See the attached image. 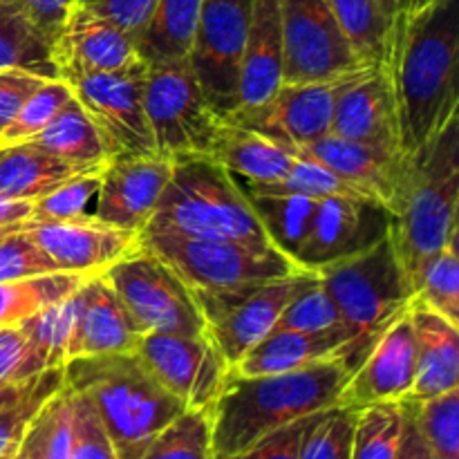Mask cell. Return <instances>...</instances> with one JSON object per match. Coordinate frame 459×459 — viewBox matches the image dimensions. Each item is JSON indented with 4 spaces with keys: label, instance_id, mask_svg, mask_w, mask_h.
<instances>
[{
    "label": "cell",
    "instance_id": "obj_1",
    "mask_svg": "<svg viewBox=\"0 0 459 459\" xmlns=\"http://www.w3.org/2000/svg\"><path fill=\"white\" fill-rule=\"evenodd\" d=\"M384 67L402 151L412 157L459 117V0H426L397 13Z\"/></svg>",
    "mask_w": 459,
    "mask_h": 459
},
{
    "label": "cell",
    "instance_id": "obj_2",
    "mask_svg": "<svg viewBox=\"0 0 459 459\" xmlns=\"http://www.w3.org/2000/svg\"><path fill=\"white\" fill-rule=\"evenodd\" d=\"M375 341H354L336 357L278 375L242 377L229 368L222 390L209 408L211 457L245 451L294 421L336 406L341 390Z\"/></svg>",
    "mask_w": 459,
    "mask_h": 459
},
{
    "label": "cell",
    "instance_id": "obj_3",
    "mask_svg": "<svg viewBox=\"0 0 459 459\" xmlns=\"http://www.w3.org/2000/svg\"><path fill=\"white\" fill-rule=\"evenodd\" d=\"M63 384L92 403L117 459H139L148 444L186 411L134 354H99L63 366Z\"/></svg>",
    "mask_w": 459,
    "mask_h": 459
},
{
    "label": "cell",
    "instance_id": "obj_4",
    "mask_svg": "<svg viewBox=\"0 0 459 459\" xmlns=\"http://www.w3.org/2000/svg\"><path fill=\"white\" fill-rule=\"evenodd\" d=\"M459 117L411 157V175L393 220L390 240L417 294L426 264L459 233Z\"/></svg>",
    "mask_w": 459,
    "mask_h": 459
},
{
    "label": "cell",
    "instance_id": "obj_5",
    "mask_svg": "<svg viewBox=\"0 0 459 459\" xmlns=\"http://www.w3.org/2000/svg\"><path fill=\"white\" fill-rule=\"evenodd\" d=\"M173 161V178L143 231L272 245L229 170L211 157H179Z\"/></svg>",
    "mask_w": 459,
    "mask_h": 459
},
{
    "label": "cell",
    "instance_id": "obj_6",
    "mask_svg": "<svg viewBox=\"0 0 459 459\" xmlns=\"http://www.w3.org/2000/svg\"><path fill=\"white\" fill-rule=\"evenodd\" d=\"M314 273L332 296L354 341H375L415 299L390 236L363 254Z\"/></svg>",
    "mask_w": 459,
    "mask_h": 459
},
{
    "label": "cell",
    "instance_id": "obj_7",
    "mask_svg": "<svg viewBox=\"0 0 459 459\" xmlns=\"http://www.w3.org/2000/svg\"><path fill=\"white\" fill-rule=\"evenodd\" d=\"M142 247L169 264L188 291H224L305 272L272 245L142 231Z\"/></svg>",
    "mask_w": 459,
    "mask_h": 459
},
{
    "label": "cell",
    "instance_id": "obj_8",
    "mask_svg": "<svg viewBox=\"0 0 459 459\" xmlns=\"http://www.w3.org/2000/svg\"><path fill=\"white\" fill-rule=\"evenodd\" d=\"M316 278L314 272H296L224 291H191V296L204 321L206 339L233 368L276 327L287 305Z\"/></svg>",
    "mask_w": 459,
    "mask_h": 459
},
{
    "label": "cell",
    "instance_id": "obj_9",
    "mask_svg": "<svg viewBox=\"0 0 459 459\" xmlns=\"http://www.w3.org/2000/svg\"><path fill=\"white\" fill-rule=\"evenodd\" d=\"M143 112L157 155L209 157L222 119L202 97L188 65L148 67Z\"/></svg>",
    "mask_w": 459,
    "mask_h": 459
},
{
    "label": "cell",
    "instance_id": "obj_10",
    "mask_svg": "<svg viewBox=\"0 0 459 459\" xmlns=\"http://www.w3.org/2000/svg\"><path fill=\"white\" fill-rule=\"evenodd\" d=\"M139 330L202 336L204 321L191 291L155 254L134 249L103 272Z\"/></svg>",
    "mask_w": 459,
    "mask_h": 459
},
{
    "label": "cell",
    "instance_id": "obj_11",
    "mask_svg": "<svg viewBox=\"0 0 459 459\" xmlns=\"http://www.w3.org/2000/svg\"><path fill=\"white\" fill-rule=\"evenodd\" d=\"M251 0H204L186 65L222 121L240 110V72Z\"/></svg>",
    "mask_w": 459,
    "mask_h": 459
},
{
    "label": "cell",
    "instance_id": "obj_12",
    "mask_svg": "<svg viewBox=\"0 0 459 459\" xmlns=\"http://www.w3.org/2000/svg\"><path fill=\"white\" fill-rule=\"evenodd\" d=\"M282 83H316L377 70L363 63L325 0H278Z\"/></svg>",
    "mask_w": 459,
    "mask_h": 459
},
{
    "label": "cell",
    "instance_id": "obj_13",
    "mask_svg": "<svg viewBox=\"0 0 459 459\" xmlns=\"http://www.w3.org/2000/svg\"><path fill=\"white\" fill-rule=\"evenodd\" d=\"M143 61L117 72L76 74L63 79L85 115L92 119L112 157L155 155L151 128L143 112Z\"/></svg>",
    "mask_w": 459,
    "mask_h": 459
},
{
    "label": "cell",
    "instance_id": "obj_14",
    "mask_svg": "<svg viewBox=\"0 0 459 459\" xmlns=\"http://www.w3.org/2000/svg\"><path fill=\"white\" fill-rule=\"evenodd\" d=\"M359 74L316 83H281L267 101L255 108H242L227 121L263 134L269 142L294 152L296 148L318 142L332 133L336 97Z\"/></svg>",
    "mask_w": 459,
    "mask_h": 459
},
{
    "label": "cell",
    "instance_id": "obj_15",
    "mask_svg": "<svg viewBox=\"0 0 459 459\" xmlns=\"http://www.w3.org/2000/svg\"><path fill=\"white\" fill-rule=\"evenodd\" d=\"M133 354L173 397L193 411L213 406L229 372V363L206 334L146 332Z\"/></svg>",
    "mask_w": 459,
    "mask_h": 459
},
{
    "label": "cell",
    "instance_id": "obj_16",
    "mask_svg": "<svg viewBox=\"0 0 459 459\" xmlns=\"http://www.w3.org/2000/svg\"><path fill=\"white\" fill-rule=\"evenodd\" d=\"M393 213L370 197H323L307 240L296 254V267L318 272L363 254L390 233Z\"/></svg>",
    "mask_w": 459,
    "mask_h": 459
},
{
    "label": "cell",
    "instance_id": "obj_17",
    "mask_svg": "<svg viewBox=\"0 0 459 459\" xmlns=\"http://www.w3.org/2000/svg\"><path fill=\"white\" fill-rule=\"evenodd\" d=\"M173 166L170 157L157 152L108 160L99 178L92 215L115 227L142 233L173 178Z\"/></svg>",
    "mask_w": 459,
    "mask_h": 459
},
{
    "label": "cell",
    "instance_id": "obj_18",
    "mask_svg": "<svg viewBox=\"0 0 459 459\" xmlns=\"http://www.w3.org/2000/svg\"><path fill=\"white\" fill-rule=\"evenodd\" d=\"M417 375V343L411 312H403L372 343L361 366L341 390L336 406L359 408L399 403L412 390Z\"/></svg>",
    "mask_w": 459,
    "mask_h": 459
},
{
    "label": "cell",
    "instance_id": "obj_19",
    "mask_svg": "<svg viewBox=\"0 0 459 459\" xmlns=\"http://www.w3.org/2000/svg\"><path fill=\"white\" fill-rule=\"evenodd\" d=\"M291 155L296 160L312 161L332 170L359 188L363 195L381 202L390 213L397 209L411 175V157L403 155L402 151L348 142L336 134H327L318 142L296 148Z\"/></svg>",
    "mask_w": 459,
    "mask_h": 459
},
{
    "label": "cell",
    "instance_id": "obj_20",
    "mask_svg": "<svg viewBox=\"0 0 459 459\" xmlns=\"http://www.w3.org/2000/svg\"><path fill=\"white\" fill-rule=\"evenodd\" d=\"M52 58L58 79L126 70L142 61L133 36L83 3L72 7L54 36Z\"/></svg>",
    "mask_w": 459,
    "mask_h": 459
},
{
    "label": "cell",
    "instance_id": "obj_21",
    "mask_svg": "<svg viewBox=\"0 0 459 459\" xmlns=\"http://www.w3.org/2000/svg\"><path fill=\"white\" fill-rule=\"evenodd\" d=\"M58 272L99 276L142 245V233L115 227L92 213L27 229Z\"/></svg>",
    "mask_w": 459,
    "mask_h": 459
},
{
    "label": "cell",
    "instance_id": "obj_22",
    "mask_svg": "<svg viewBox=\"0 0 459 459\" xmlns=\"http://www.w3.org/2000/svg\"><path fill=\"white\" fill-rule=\"evenodd\" d=\"M330 134L368 146L402 151L397 106L384 65L354 76L341 90L332 112Z\"/></svg>",
    "mask_w": 459,
    "mask_h": 459
},
{
    "label": "cell",
    "instance_id": "obj_23",
    "mask_svg": "<svg viewBox=\"0 0 459 459\" xmlns=\"http://www.w3.org/2000/svg\"><path fill=\"white\" fill-rule=\"evenodd\" d=\"M143 332L124 307L103 273L88 278L81 287L72 359L99 354H133ZM70 359V361H72Z\"/></svg>",
    "mask_w": 459,
    "mask_h": 459
},
{
    "label": "cell",
    "instance_id": "obj_24",
    "mask_svg": "<svg viewBox=\"0 0 459 459\" xmlns=\"http://www.w3.org/2000/svg\"><path fill=\"white\" fill-rule=\"evenodd\" d=\"M282 83V25L278 0H251L240 72V110L267 101Z\"/></svg>",
    "mask_w": 459,
    "mask_h": 459
},
{
    "label": "cell",
    "instance_id": "obj_25",
    "mask_svg": "<svg viewBox=\"0 0 459 459\" xmlns=\"http://www.w3.org/2000/svg\"><path fill=\"white\" fill-rule=\"evenodd\" d=\"M408 312L415 330L417 375L406 399L421 402L459 388V327L415 300Z\"/></svg>",
    "mask_w": 459,
    "mask_h": 459
},
{
    "label": "cell",
    "instance_id": "obj_26",
    "mask_svg": "<svg viewBox=\"0 0 459 459\" xmlns=\"http://www.w3.org/2000/svg\"><path fill=\"white\" fill-rule=\"evenodd\" d=\"M352 343L354 339L345 327H334L318 334L273 327L231 368V372L242 377H258L300 370L323 359L336 357Z\"/></svg>",
    "mask_w": 459,
    "mask_h": 459
},
{
    "label": "cell",
    "instance_id": "obj_27",
    "mask_svg": "<svg viewBox=\"0 0 459 459\" xmlns=\"http://www.w3.org/2000/svg\"><path fill=\"white\" fill-rule=\"evenodd\" d=\"M209 157L233 178L258 184L282 179L296 164V157L290 151L229 121L220 126Z\"/></svg>",
    "mask_w": 459,
    "mask_h": 459
},
{
    "label": "cell",
    "instance_id": "obj_28",
    "mask_svg": "<svg viewBox=\"0 0 459 459\" xmlns=\"http://www.w3.org/2000/svg\"><path fill=\"white\" fill-rule=\"evenodd\" d=\"M204 0H160L146 27L134 39L139 58L148 67L184 65Z\"/></svg>",
    "mask_w": 459,
    "mask_h": 459
},
{
    "label": "cell",
    "instance_id": "obj_29",
    "mask_svg": "<svg viewBox=\"0 0 459 459\" xmlns=\"http://www.w3.org/2000/svg\"><path fill=\"white\" fill-rule=\"evenodd\" d=\"M94 173V170H92ZM79 175L63 160L34 142L0 148V197L34 202Z\"/></svg>",
    "mask_w": 459,
    "mask_h": 459
},
{
    "label": "cell",
    "instance_id": "obj_30",
    "mask_svg": "<svg viewBox=\"0 0 459 459\" xmlns=\"http://www.w3.org/2000/svg\"><path fill=\"white\" fill-rule=\"evenodd\" d=\"M30 142L52 152L54 157L70 164L79 173L101 170L106 161L110 160V152H108L97 126L85 115V110L76 103L74 97Z\"/></svg>",
    "mask_w": 459,
    "mask_h": 459
},
{
    "label": "cell",
    "instance_id": "obj_31",
    "mask_svg": "<svg viewBox=\"0 0 459 459\" xmlns=\"http://www.w3.org/2000/svg\"><path fill=\"white\" fill-rule=\"evenodd\" d=\"M258 218L267 240L294 263L296 254L307 240L316 218L318 202L300 195H267L242 191ZM296 264V263H294Z\"/></svg>",
    "mask_w": 459,
    "mask_h": 459
},
{
    "label": "cell",
    "instance_id": "obj_32",
    "mask_svg": "<svg viewBox=\"0 0 459 459\" xmlns=\"http://www.w3.org/2000/svg\"><path fill=\"white\" fill-rule=\"evenodd\" d=\"M354 52L370 67H381L394 16L381 0H325Z\"/></svg>",
    "mask_w": 459,
    "mask_h": 459
},
{
    "label": "cell",
    "instance_id": "obj_33",
    "mask_svg": "<svg viewBox=\"0 0 459 459\" xmlns=\"http://www.w3.org/2000/svg\"><path fill=\"white\" fill-rule=\"evenodd\" d=\"M13 67L43 79H58L52 43L12 3L0 0V70Z\"/></svg>",
    "mask_w": 459,
    "mask_h": 459
},
{
    "label": "cell",
    "instance_id": "obj_34",
    "mask_svg": "<svg viewBox=\"0 0 459 459\" xmlns=\"http://www.w3.org/2000/svg\"><path fill=\"white\" fill-rule=\"evenodd\" d=\"M88 278L92 276L52 272L43 273V276L22 278V281L0 282V327L18 325L25 318L39 314L40 309L49 307L58 300H65L79 287H83Z\"/></svg>",
    "mask_w": 459,
    "mask_h": 459
},
{
    "label": "cell",
    "instance_id": "obj_35",
    "mask_svg": "<svg viewBox=\"0 0 459 459\" xmlns=\"http://www.w3.org/2000/svg\"><path fill=\"white\" fill-rule=\"evenodd\" d=\"M81 309V287L65 300L40 309L34 316L18 323L25 339L39 352L48 368H63L72 359L76 321Z\"/></svg>",
    "mask_w": 459,
    "mask_h": 459
},
{
    "label": "cell",
    "instance_id": "obj_36",
    "mask_svg": "<svg viewBox=\"0 0 459 459\" xmlns=\"http://www.w3.org/2000/svg\"><path fill=\"white\" fill-rule=\"evenodd\" d=\"M399 403L411 412L435 457L459 459V388L421 402L403 399Z\"/></svg>",
    "mask_w": 459,
    "mask_h": 459
},
{
    "label": "cell",
    "instance_id": "obj_37",
    "mask_svg": "<svg viewBox=\"0 0 459 459\" xmlns=\"http://www.w3.org/2000/svg\"><path fill=\"white\" fill-rule=\"evenodd\" d=\"M63 388V368H49L40 372L22 397L0 408V459L16 455L30 430L31 421L39 417L45 403Z\"/></svg>",
    "mask_w": 459,
    "mask_h": 459
},
{
    "label": "cell",
    "instance_id": "obj_38",
    "mask_svg": "<svg viewBox=\"0 0 459 459\" xmlns=\"http://www.w3.org/2000/svg\"><path fill=\"white\" fill-rule=\"evenodd\" d=\"M403 412L399 403L359 408L350 459H397Z\"/></svg>",
    "mask_w": 459,
    "mask_h": 459
},
{
    "label": "cell",
    "instance_id": "obj_39",
    "mask_svg": "<svg viewBox=\"0 0 459 459\" xmlns=\"http://www.w3.org/2000/svg\"><path fill=\"white\" fill-rule=\"evenodd\" d=\"M238 184H240L242 191L247 193H267V195H300V197H314V200H323V197H341V195L368 197L363 195L359 188H354L352 184H348L345 179H341L339 175L332 173V170L305 160H296V164L291 166L290 173H287L282 179H276V182L258 184V182H245V179H238Z\"/></svg>",
    "mask_w": 459,
    "mask_h": 459
},
{
    "label": "cell",
    "instance_id": "obj_40",
    "mask_svg": "<svg viewBox=\"0 0 459 459\" xmlns=\"http://www.w3.org/2000/svg\"><path fill=\"white\" fill-rule=\"evenodd\" d=\"M415 303L439 314L459 327V255L457 236L446 242L442 251L426 264L417 287Z\"/></svg>",
    "mask_w": 459,
    "mask_h": 459
},
{
    "label": "cell",
    "instance_id": "obj_41",
    "mask_svg": "<svg viewBox=\"0 0 459 459\" xmlns=\"http://www.w3.org/2000/svg\"><path fill=\"white\" fill-rule=\"evenodd\" d=\"M139 459H211L209 411L186 408L148 444Z\"/></svg>",
    "mask_w": 459,
    "mask_h": 459
},
{
    "label": "cell",
    "instance_id": "obj_42",
    "mask_svg": "<svg viewBox=\"0 0 459 459\" xmlns=\"http://www.w3.org/2000/svg\"><path fill=\"white\" fill-rule=\"evenodd\" d=\"M357 411L332 406L307 420L296 459H350Z\"/></svg>",
    "mask_w": 459,
    "mask_h": 459
},
{
    "label": "cell",
    "instance_id": "obj_43",
    "mask_svg": "<svg viewBox=\"0 0 459 459\" xmlns=\"http://www.w3.org/2000/svg\"><path fill=\"white\" fill-rule=\"evenodd\" d=\"M99 178H101V170L79 173L58 188H54L52 193L34 200L31 202L30 218L18 227V231H27V229L39 227V224L65 222V220H76L81 215H88L85 211H88L90 202L97 197Z\"/></svg>",
    "mask_w": 459,
    "mask_h": 459
},
{
    "label": "cell",
    "instance_id": "obj_44",
    "mask_svg": "<svg viewBox=\"0 0 459 459\" xmlns=\"http://www.w3.org/2000/svg\"><path fill=\"white\" fill-rule=\"evenodd\" d=\"M72 101L70 85L63 79H48L40 83V88L22 103L18 115L12 124L0 133V148L12 146V143L30 142L31 137L40 133L54 117L58 115L63 106Z\"/></svg>",
    "mask_w": 459,
    "mask_h": 459
},
{
    "label": "cell",
    "instance_id": "obj_45",
    "mask_svg": "<svg viewBox=\"0 0 459 459\" xmlns=\"http://www.w3.org/2000/svg\"><path fill=\"white\" fill-rule=\"evenodd\" d=\"M278 330L305 332V334H318V332L345 327L334 300L327 294L325 287L316 278V282L305 287L294 300L285 307L276 323Z\"/></svg>",
    "mask_w": 459,
    "mask_h": 459
},
{
    "label": "cell",
    "instance_id": "obj_46",
    "mask_svg": "<svg viewBox=\"0 0 459 459\" xmlns=\"http://www.w3.org/2000/svg\"><path fill=\"white\" fill-rule=\"evenodd\" d=\"M58 272L54 260L36 245L30 231H9L0 236V282L22 281Z\"/></svg>",
    "mask_w": 459,
    "mask_h": 459
},
{
    "label": "cell",
    "instance_id": "obj_47",
    "mask_svg": "<svg viewBox=\"0 0 459 459\" xmlns=\"http://www.w3.org/2000/svg\"><path fill=\"white\" fill-rule=\"evenodd\" d=\"M70 390V388H67ZM72 448L70 459H117L110 437L92 403L81 393H72Z\"/></svg>",
    "mask_w": 459,
    "mask_h": 459
},
{
    "label": "cell",
    "instance_id": "obj_48",
    "mask_svg": "<svg viewBox=\"0 0 459 459\" xmlns=\"http://www.w3.org/2000/svg\"><path fill=\"white\" fill-rule=\"evenodd\" d=\"M49 370L18 325L0 327V385L30 381Z\"/></svg>",
    "mask_w": 459,
    "mask_h": 459
},
{
    "label": "cell",
    "instance_id": "obj_49",
    "mask_svg": "<svg viewBox=\"0 0 459 459\" xmlns=\"http://www.w3.org/2000/svg\"><path fill=\"white\" fill-rule=\"evenodd\" d=\"M43 81L48 79L25 70H13V67L0 70V133L12 124L22 103L40 88Z\"/></svg>",
    "mask_w": 459,
    "mask_h": 459
},
{
    "label": "cell",
    "instance_id": "obj_50",
    "mask_svg": "<svg viewBox=\"0 0 459 459\" xmlns=\"http://www.w3.org/2000/svg\"><path fill=\"white\" fill-rule=\"evenodd\" d=\"M307 420L294 421V424L267 435V437L255 442L254 446L245 448V451L233 453V455H224V457H211V459H296L299 457L300 437H303V430L305 426H307Z\"/></svg>",
    "mask_w": 459,
    "mask_h": 459
},
{
    "label": "cell",
    "instance_id": "obj_51",
    "mask_svg": "<svg viewBox=\"0 0 459 459\" xmlns=\"http://www.w3.org/2000/svg\"><path fill=\"white\" fill-rule=\"evenodd\" d=\"M157 3L160 0H92L88 3V7H92L94 12L128 31L133 39H137L139 31L146 27L148 18L155 12Z\"/></svg>",
    "mask_w": 459,
    "mask_h": 459
},
{
    "label": "cell",
    "instance_id": "obj_52",
    "mask_svg": "<svg viewBox=\"0 0 459 459\" xmlns=\"http://www.w3.org/2000/svg\"><path fill=\"white\" fill-rule=\"evenodd\" d=\"M22 13H25L27 21L45 36V39L52 43L54 36L58 34V30L63 27L65 18L70 16L72 7H74L79 0H12Z\"/></svg>",
    "mask_w": 459,
    "mask_h": 459
},
{
    "label": "cell",
    "instance_id": "obj_53",
    "mask_svg": "<svg viewBox=\"0 0 459 459\" xmlns=\"http://www.w3.org/2000/svg\"><path fill=\"white\" fill-rule=\"evenodd\" d=\"M402 406V403H399ZM403 412V426H402V442H399L397 459H437L430 453L429 444L421 437L420 429H417L415 420L411 417V412L402 406Z\"/></svg>",
    "mask_w": 459,
    "mask_h": 459
},
{
    "label": "cell",
    "instance_id": "obj_54",
    "mask_svg": "<svg viewBox=\"0 0 459 459\" xmlns=\"http://www.w3.org/2000/svg\"><path fill=\"white\" fill-rule=\"evenodd\" d=\"M22 457L25 459H48V448H45V417L43 411L39 412L34 421H31L30 430H27L25 439L21 444Z\"/></svg>",
    "mask_w": 459,
    "mask_h": 459
},
{
    "label": "cell",
    "instance_id": "obj_55",
    "mask_svg": "<svg viewBox=\"0 0 459 459\" xmlns=\"http://www.w3.org/2000/svg\"><path fill=\"white\" fill-rule=\"evenodd\" d=\"M31 202L22 200H3L0 197V231L13 229L16 231L27 218H30Z\"/></svg>",
    "mask_w": 459,
    "mask_h": 459
},
{
    "label": "cell",
    "instance_id": "obj_56",
    "mask_svg": "<svg viewBox=\"0 0 459 459\" xmlns=\"http://www.w3.org/2000/svg\"><path fill=\"white\" fill-rule=\"evenodd\" d=\"M39 377V375H36ZM36 377H31L30 381H22V384H12V385H0V408H4L7 403L16 402L18 397H22V394L30 390V385L34 384Z\"/></svg>",
    "mask_w": 459,
    "mask_h": 459
},
{
    "label": "cell",
    "instance_id": "obj_57",
    "mask_svg": "<svg viewBox=\"0 0 459 459\" xmlns=\"http://www.w3.org/2000/svg\"><path fill=\"white\" fill-rule=\"evenodd\" d=\"M381 3L385 4V9H388L393 16H397V13L402 12H411V9L420 7V4H424V0H381Z\"/></svg>",
    "mask_w": 459,
    "mask_h": 459
},
{
    "label": "cell",
    "instance_id": "obj_58",
    "mask_svg": "<svg viewBox=\"0 0 459 459\" xmlns=\"http://www.w3.org/2000/svg\"><path fill=\"white\" fill-rule=\"evenodd\" d=\"M12 459H25V457H22V451H21V448H18V451H16V455H13Z\"/></svg>",
    "mask_w": 459,
    "mask_h": 459
},
{
    "label": "cell",
    "instance_id": "obj_59",
    "mask_svg": "<svg viewBox=\"0 0 459 459\" xmlns=\"http://www.w3.org/2000/svg\"><path fill=\"white\" fill-rule=\"evenodd\" d=\"M9 231H13V229H7V231H0V236H4V233H9Z\"/></svg>",
    "mask_w": 459,
    "mask_h": 459
},
{
    "label": "cell",
    "instance_id": "obj_60",
    "mask_svg": "<svg viewBox=\"0 0 459 459\" xmlns=\"http://www.w3.org/2000/svg\"><path fill=\"white\" fill-rule=\"evenodd\" d=\"M79 3H83V4H88V3H92V0H79Z\"/></svg>",
    "mask_w": 459,
    "mask_h": 459
},
{
    "label": "cell",
    "instance_id": "obj_61",
    "mask_svg": "<svg viewBox=\"0 0 459 459\" xmlns=\"http://www.w3.org/2000/svg\"><path fill=\"white\" fill-rule=\"evenodd\" d=\"M13 457V455H12ZM12 457H3V459H12Z\"/></svg>",
    "mask_w": 459,
    "mask_h": 459
},
{
    "label": "cell",
    "instance_id": "obj_62",
    "mask_svg": "<svg viewBox=\"0 0 459 459\" xmlns=\"http://www.w3.org/2000/svg\"><path fill=\"white\" fill-rule=\"evenodd\" d=\"M424 3H426V0H424Z\"/></svg>",
    "mask_w": 459,
    "mask_h": 459
}]
</instances>
